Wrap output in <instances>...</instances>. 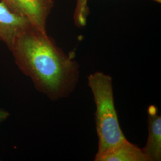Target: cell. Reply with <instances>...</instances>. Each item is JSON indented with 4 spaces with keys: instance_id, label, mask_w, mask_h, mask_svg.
<instances>
[{
    "instance_id": "obj_1",
    "label": "cell",
    "mask_w": 161,
    "mask_h": 161,
    "mask_svg": "<svg viewBox=\"0 0 161 161\" xmlns=\"http://www.w3.org/2000/svg\"><path fill=\"white\" fill-rule=\"evenodd\" d=\"M15 62L38 91L53 101L68 97L80 77L79 65L47 34L31 24L10 48Z\"/></svg>"
},
{
    "instance_id": "obj_2",
    "label": "cell",
    "mask_w": 161,
    "mask_h": 161,
    "mask_svg": "<svg viewBox=\"0 0 161 161\" xmlns=\"http://www.w3.org/2000/svg\"><path fill=\"white\" fill-rule=\"evenodd\" d=\"M88 84L96 104V126L98 138L96 155L103 153L127 140L122 131L115 109L112 78L96 72L88 76Z\"/></svg>"
},
{
    "instance_id": "obj_3",
    "label": "cell",
    "mask_w": 161,
    "mask_h": 161,
    "mask_svg": "<svg viewBox=\"0 0 161 161\" xmlns=\"http://www.w3.org/2000/svg\"><path fill=\"white\" fill-rule=\"evenodd\" d=\"M14 13L26 18L31 24L46 32V20L54 3L53 0H1Z\"/></svg>"
},
{
    "instance_id": "obj_4",
    "label": "cell",
    "mask_w": 161,
    "mask_h": 161,
    "mask_svg": "<svg viewBox=\"0 0 161 161\" xmlns=\"http://www.w3.org/2000/svg\"><path fill=\"white\" fill-rule=\"evenodd\" d=\"M31 23L25 17L12 12L0 2V40L9 48L12 47L17 36Z\"/></svg>"
},
{
    "instance_id": "obj_5",
    "label": "cell",
    "mask_w": 161,
    "mask_h": 161,
    "mask_svg": "<svg viewBox=\"0 0 161 161\" xmlns=\"http://www.w3.org/2000/svg\"><path fill=\"white\" fill-rule=\"evenodd\" d=\"M149 134L146 146L142 149L148 161L161 160V116L155 106L148 108Z\"/></svg>"
},
{
    "instance_id": "obj_6",
    "label": "cell",
    "mask_w": 161,
    "mask_h": 161,
    "mask_svg": "<svg viewBox=\"0 0 161 161\" xmlns=\"http://www.w3.org/2000/svg\"><path fill=\"white\" fill-rule=\"evenodd\" d=\"M96 161H148L147 158L136 144L125 140L103 153L96 155Z\"/></svg>"
},
{
    "instance_id": "obj_7",
    "label": "cell",
    "mask_w": 161,
    "mask_h": 161,
    "mask_svg": "<svg viewBox=\"0 0 161 161\" xmlns=\"http://www.w3.org/2000/svg\"><path fill=\"white\" fill-rule=\"evenodd\" d=\"M89 14L87 0H76V4L74 14V20L76 26H84L86 23Z\"/></svg>"
},
{
    "instance_id": "obj_8",
    "label": "cell",
    "mask_w": 161,
    "mask_h": 161,
    "mask_svg": "<svg viewBox=\"0 0 161 161\" xmlns=\"http://www.w3.org/2000/svg\"><path fill=\"white\" fill-rule=\"evenodd\" d=\"M9 116L10 114L7 110L0 108V124L6 121Z\"/></svg>"
},
{
    "instance_id": "obj_9",
    "label": "cell",
    "mask_w": 161,
    "mask_h": 161,
    "mask_svg": "<svg viewBox=\"0 0 161 161\" xmlns=\"http://www.w3.org/2000/svg\"><path fill=\"white\" fill-rule=\"evenodd\" d=\"M153 1H156L157 3H161V0H153Z\"/></svg>"
}]
</instances>
